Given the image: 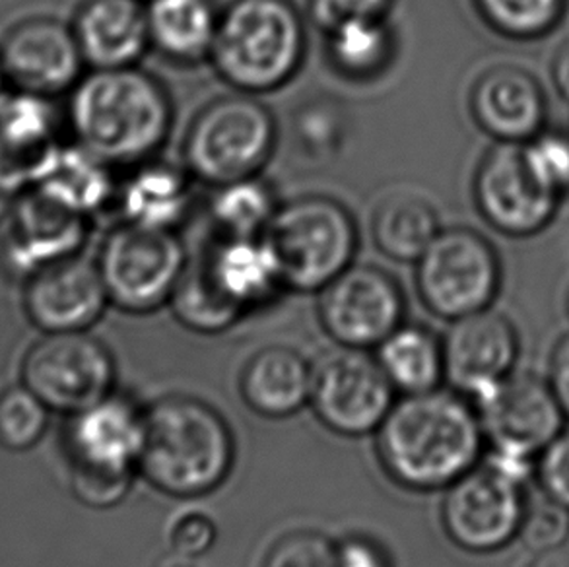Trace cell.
Returning a JSON list of instances; mask_svg holds the SVG:
<instances>
[{
  "label": "cell",
  "mask_w": 569,
  "mask_h": 567,
  "mask_svg": "<svg viewBox=\"0 0 569 567\" xmlns=\"http://www.w3.org/2000/svg\"><path fill=\"white\" fill-rule=\"evenodd\" d=\"M316 366L290 346L254 352L239 376V392L249 410L267 420H286L309 407Z\"/></svg>",
  "instance_id": "603a6c76"
},
{
  "label": "cell",
  "mask_w": 569,
  "mask_h": 567,
  "mask_svg": "<svg viewBox=\"0 0 569 567\" xmlns=\"http://www.w3.org/2000/svg\"><path fill=\"white\" fill-rule=\"evenodd\" d=\"M475 123L496 140L525 145L547 129L548 98L539 78L516 64L486 70L470 90Z\"/></svg>",
  "instance_id": "ffe728a7"
},
{
  "label": "cell",
  "mask_w": 569,
  "mask_h": 567,
  "mask_svg": "<svg viewBox=\"0 0 569 567\" xmlns=\"http://www.w3.org/2000/svg\"><path fill=\"white\" fill-rule=\"evenodd\" d=\"M376 360L400 395L436 391L446 385L443 340L422 325L402 322L376 348Z\"/></svg>",
  "instance_id": "83f0119b"
},
{
  "label": "cell",
  "mask_w": 569,
  "mask_h": 567,
  "mask_svg": "<svg viewBox=\"0 0 569 567\" xmlns=\"http://www.w3.org/2000/svg\"><path fill=\"white\" fill-rule=\"evenodd\" d=\"M70 491L82 506L98 511L113 509L131 494L137 475H113L101 470L69 467Z\"/></svg>",
  "instance_id": "74e56055"
},
{
  "label": "cell",
  "mask_w": 569,
  "mask_h": 567,
  "mask_svg": "<svg viewBox=\"0 0 569 567\" xmlns=\"http://www.w3.org/2000/svg\"><path fill=\"white\" fill-rule=\"evenodd\" d=\"M545 498L566 507L569 511V429H563L537 460V476Z\"/></svg>",
  "instance_id": "ab89813d"
},
{
  "label": "cell",
  "mask_w": 569,
  "mask_h": 567,
  "mask_svg": "<svg viewBox=\"0 0 569 567\" xmlns=\"http://www.w3.org/2000/svg\"><path fill=\"white\" fill-rule=\"evenodd\" d=\"M170 307L179 325L199 335H220L246 319L212 282L204 261L187 262Z\"/></svg>",
  "instance_id": "4dcf8cb0"
},
{
  "label": "cell",
  "mask_w": 569,
  "mask_h": 567,
  "mask_svg": "<svg viewBox=\"0 0 569 567\" xmlns=\"http://www.w3.org/2000/svg\"><path fill=\"white\" fill-rule=\"evenodd\" d=\"M277 146V121L251 93L210 101L187 131V169L212 187L259 176Z\"/></svg>",
  "instance_id": "8992f818"
},
{
  "label": "cell",
  "mask_w": 569,
  "mask_h": 567,
  "mask_svg": "<svg viewBox=\"0 0 569 567\" xmlns=\"http://www.w3.org/2000/svg\"><path fill=\"white\" fill-rule=\"evenodd\" d=\"M30 189L86 218L101 212L117 197L111 166L78 142L57 146Z\"/></svg>",
  "instance_id": "484cf974"
},
{
  "label": "cell",
  "mask_w": 569,
  "mask_h": 567,
  "mask_svg": "<svg viewBox=\"0 0 569 567\" xmlns=\"http://www.w3.org/2000/svg\"><path fill=\"white\" fill-rule=\"evenodd\" d=\"M59 145V116L51 98L10 93L0 108V189L14 197L30 189Z\"/></svg>",
  "instance_id": "44dd1931"
},
{
  "label": "cell",
  "mask_w": 569,
  "mask_h": 567,
  "mask_svg": "<svg viewBox=\"0 0 569 567\" xmlns=\"http://www.w3.org/2000/svg\"><path fill=\"white\" fill-rule=\"evenodd\" d=\"M550 77L556 92L562 100L569 101V39L558 47L552 62H550Z\"/></svg>",
  "instance_id": "ee69618b"
},
{
  "label": "cell",
  "mask_w": 569,
  "mask_h": 567,
  "mask_svg": "<svg viewBox=\"0 0 569 567\" xmlns=\"http://www.w3.org/2000/svg\"><path fill=\"white\" fill-rule=\"evenodd\" d=\"M96 262L109 304L123 314L148 315L170 306L189 261L176 231L123 222L109 231Z\"/></svg>",
  "instance_id": "ba28073f"
},
{
  "label": "cell",
  "mask_w": 569,
  "mask_h": 567,
  "mask_svg": "<svg viewBox=\"0 0 569 567\" xmlns=\"http://www.w3.org/2000/svg\"><path fill=\"white\" fill-rule=\"evenodd\" d=\"M503 269L496 247L470 228L441 230L416 261L423 306L443 321L490 309L500 296Z\"/></svg>",
  "instance_id": "52a82bcc"
},
{
  "label": "cell",
  "mask_w": 569,
  "mask_h": 567,
  "mask_svg": "<svg viewBox=\"0 0 569 567\" xmlns=\"http://www.w3.org/2000/svg\"><path fill=\"white\" fill-rule=\"evenodd\" d=\"M69 93L70 131L111 168L144 163L170 137L168 90L137 64L92 69Z\"/></svg>",
  "instance_id": "7a4b0ae2"
},
{
  "label": "cell",
  "mask_w": 569,
  "mask_h": 567,
  "mask_svg": "<svg viewBox=\"0 0 569 567\" xmlns=\"http://www.w3.org/2000/svg\"><path fill=\"white\" fill-rule=\"evenodd\" d=\"M306 43V26L290 0H231L220 12L208 61L236 92H277L301 69Z\"/></svg>",
  "instance_id": "277c9868"
},
{
  "label": "cell",
  "mask_w": 569,
  "mask_h": 567,
  "mask_svg": "<svg viewBox=\"0 0 569 567\" xmlns=\"http://www.w3.org/2000/svg\"><path fill=\"white\" fill-rule=\"evenodd\" d=\"M166 567H197V566H194V564H192V561L178 560V558H176V560L170 561V564H168V566H166Z\"/></svg>",
  "instance_id": "c3c4849f"
},
{
  "label": "cell",
  "mask_w": 569,
  "mask_h": 567,
  "mask_svg": "<svg viewBox=\"0 0 569 567\" xmlns=\"http://www.w3.org/2000/svg\"><path fill=\"white\" fill-rule=\"evenodd\" d=\"M12 92H14V90H12V86L8 82L7 72H4V67H2V62H0V108L7 103Z\"/></svg>",
  "instance_id": "7dc6e473"
},
{
  "label": "cell",
  "mask_w": 569,
  "mask_h": 567,
  "mask_svg": "<svg viewBox=\"0 0 569 567\" xmlns=\"http://www.w3.org/2000/svg\"><path fill=\"white\" fill-rule=\"evenodd\" d=\"M392 0H309V10L319 28L329 31L355 18H385Z\"/></svg>",
  "instance_id": "60d3db41"
},
{
  "label": "cell",
  "mask_w": 569,
  "mask_h": 567,
  "mask_svg": "<svg viewBox=\"0 0 569 567\" xmlns=\"http://www.w3.org/2000/svg\"><path fill=\"white\" fill-rule=\"evenodd\" d=\"M529 504L525 486L480 460L443 490L441 525L447 538L465 553L496 554L519 538Z\"/></svg>",
  "instance_id": "30bf717a"
},
{
  "label": "cell",
  "mask_w": 569,
  "mask_h": 567,
  "mask_svg": "<svg viewBox=\"0 0 569 567\" xmlns=\"http://www.w3.org/2000/svg\"><path fill=\"white\" fill-rule=\"evenodd\" d=\"M14 199V195H10V192L2 191V189H0V223L4 222L8 216H10V210H12Z\"/></svg>",
  "instance_id": "bcb514c9"
},
{
  "label": "cell",
  "mask_w": 569,
  "mask_h": 567,
  "mask_svg": "<svg viewBox=\"0 0 569 567\" xmlns=\"http://www.w3.org/2000/svg\"><path fill=\"white\" fill-rule=\"evenodd\" d=\"M337 567H395L392 556L378 538L348 535L337 543Z\"/></svg>",
  "instance_id": "b9f144b4"
},
{
  "label": "cell",
  "mask_w": 569,
  "mask_h": 567,
  "mask_svg": "<svg viewBox=\"0 0 569 567\" xmlns=\"http://www.w3.org/2000/svg\"><path fill=\"white\" fill-rule=\"evenodd\" d=\"M72 30L92 69L134 67L150 47L142 0H84Z\"/></svg>",
  "instance_id": "7402d4cb"
},
{
  "label": "cell",
  "mask_w": 569,
  "mask_h": 567,
  "mask_svg": "<svg viewBox=\"0 0 569 567\" xmlns=\"http://www.w3.org/2000/svg\"><path fill=\"white\" fill-rule=\"evenodd\" d=\"M277 255L286 290L319 294L355 265L358 228L345 205L311 195L280 205L264 231Z\"/></svg>",
  "instance_id": "5b68a950"
},
{
  "label": "cell",
  "mask_w": 569,
  "mask_h": 567,
  "mask_svg": "<svg viewBox=\"0 0 569 567\" xmlns=\"http://www.w3.org/2000/svg\"><path fill=\"white\" fill-rule=\"evenodd\" d=\"M475 205L501 236L527 239L555 222L562 199L542 189L527 169L521 145L493 142L475 173Z\"/></svg>",
  "instance_id": "4fadbf2b"
},
{
  "label": "cell",
  "mask_w": 569,
  "mask_h": 567,
  "mask_svg": "<svg viewBox=\"0 0 569 567\" xmlns=\"http://www.w3.org/2000/svg\"><path fill=\"white\" fill-rule=\"evenodd\" d=\"M230 424L207 400L163 395L147 405L139 478L173 499H199L222 488L236 467Z\"/></svg>",
  "instance_id": "3957f363"
},
{
  "label": "cell",
  "mask_w": 569,
  "mask_h": 567,
  "mask_svg": "<svg viewBox=\"0 0 569 567\" xmlns=\"http://www.w3.org/2000/svg\"><path fill=\"white\" fill-rule=\"evenodd\" d=\"M332 69L348 80H370L391 64L395 39L385 18H355L327 31Z\"/></svg>",
  "instance_id": "f546056e"
},
{
  "label": "cell",
  "mask_w": 569,
  "mask_h": 567,
  "mask_svg": "<svg viewBox=\"0 0 569 567\" xmlns=\"http://www.w3.org/2000/svg\"><path fill=\"white\" fill-rule=\"evenodd\" d=\"M98 262L80 255L49 265L23 282V311L41 332H82L108 311Z\"/></svg>",
  "instance_id": "d6986e66"
},
{
  "label": "cell",
  "mask_w": 569,
  "mask_h": 567,
  "mask_svg": "<svg viewBox=\"0 0 569 567\" xmlns=\"http://www.w3.org/2000/svg\"><path fill=\"white\" fill-rule=\"evenodd\" d=\"M373 241L379 251L397 262H415L438 238V210L412 195L383 200L373 215Z\"/></svg>",
  "instance_id": "f1b7e54d"
},
{
  "label": "cell",
  "mask_w": 569,
  "mask_h": 567,
  "mask_svg": "<svg viewBox=\"0 0 569 567\" xmlns=\"http://www.w3.org/2000/svg\"><path fill=\"white\" fill-rule=\"evenodd\" d=\"M395 400V387L366 350L340 348L319 361L313 371L309 407L337 436H376Z\"/></svg>",
  "instance_id": "8fae6325"
},
{
  "label": "cell",
  "mask_w": 569,
  "mask_h": 567,
  "mask_svg": "<svg viewBox=\"0 0 569 567\" xmlns=\"http://www.w3.org/2000/svg\"><path fill=\"white\" fill-rule=\"evenodd\" d=\"M90 218L62 207L36 189L16 195L2 239L0 262L8 277L28 280L49 265L80 255Z\"/></svg>",
  "instance_id": "2e32d148"
},
{
  "label": "cell",
  "mask_w": 569,
  "mask_h": 567,
  "mask_svg": "<svg viewBox=\"0 0 569 567\" xmlns=\"http://www.w3.org/2000/svg\"><path fill=\"white\" fill-rule=\"evenodd\" d=\"M113 354L100 338L82 332H46L22 360V384L51 412L77 415L116 391Z\"/></svg>",
  "instance_id": "9c48e42d"
},
{
  "label": "cell",
  "mask_w": 569,
  "mask_h": 567,
  "mask_svg": "<svg viewBox=\"0 0 569 567\" xmlns=\"http://www.w3.org/2000/svg\"><path fill=\"white\" fill-rule=\"evenodd\" d=\"M547 381L569 422V332L556 342L548 364Z\"/></svg>",
  "instance_id": "7bdbcfd3"
},
{
  "label": "cell",
  "mask_w": 569,
  "mask_h": 567,
  "mask_svg": "<svg viewBox=\"0 0 569 567\" xmlns=\"http://www.w3.org/2000/svg\"><path fill=\"white\" fill-rule=\"evenodd\" d=\"M376 451L400 488L443 491L480 465L485 428L475 405L453 389L402 395L376 431Z\"/></svg>",
  "instance_id": "6da1fadb"
},
{
  "label": "cell",
  "mask_w": 569,
  "mask_h": 567,
  "mask_svg": "<svg viewBox=\"0 0 569 567\" xmlns=\"http://www.w3.org/2000/svg\"><path fill=\"white\" fill-rule=\"evenodd\" d=\"M566 311H568V317H569V291H568V298H566Z\"/></svg>",
  "instance_id": "681fc988"
},
{
  "label": "cell",
  "mask_w": 569,
  "mask_h": 567,
  "mask_svg": "<svg viewBox=\"0 0 569 567\" xmlns=\"http://www.w3.org/2000/svg\"><path fill=\"white\" fill-rule=\"evenodd\" d=\"M527 567H569V546L556 548L550 553L535 554V558Z\"/></svg>",
  "instance_id": "f6af8a7d"
},
{
  "label": "cell",
  "mask_w": 569,
  "mask_h": 567,
  "mask_svg": "<svg viewBox=\"0 0 569 567\" xmlns=\"http://www.w3.org/2000/svg\"><path fill=\"white\" fill-rule=\"evenodd\" d=\"M0 62L12 90L51 100L84 77V54L72 26L49 16L12 26L0 41Z\"/></svg>",
  "instance_id": "9a60e30c"
},
{
  "label": "cell",
  "mask_w": 569,
  "mask_h": 567,
  "mask_svg": "<svg viewBox=\"0 0 569 567\" xmlns=\"http://www.w3.org/2000/svg\"><path fill=\"white\" fill-rule=\"evenodd\" d=\"M116 202L124 223L176 231L189 216L191 181L186 171L170 163L148 160L117 187Z\"/></svg>",
  "instance_id": "d4e9b609"
},
{
  "label": "cell",
  "mask_w": 569,
  "mask_h": 567,
  "mask_svg": "<svg viewBox=\"0 0 569 567\" xmlns=\"http://www.w3.org/2000/svg\"><path fill=\"white\" fill-rule=\"evenodd\" d=\"M475 7L501 38L537 41L562 23L568 0H475Z\"/></svg>",
  "instance_id": "d6a6232c"
},
{
  "label": "cell",
  "mask_w": 569,
  "mask_h": 567,
  "mask_svg": "<svg viewBox=\"0 0 569 567\" xmlns=\"http://www.w3.org/2000/svg\"><path fill=\"white\" fill-rule=\"evenodd\" d=\"M147 434V405L113 391L92 407L67 416L64 451L69 467L139 476Z\"/></svg>",
  "instance_id": "e0dca14e"
},
{
  "label": "cell",
  "mask_w": 569,
  "mask_h": 567,
  "mask_svg": "<svg viewBox=\"0 0 569 567\" xmlns=\"http://www.w3.org/2000/svg\"><path fill=\"white\" fill-rule=\"evenodd\" d=\"M517 540L535 554L550 553L568 546V509L548 498L539 504H529Z\"/></svg>",
  "instance_id": "8d00e7d4"
},
{
  "label": "cell",
  "mask_w": 569,
  "mask_h": 567,
  "mask_svg": "<svg viewBox=\"0 0 569 567\" xmlns=\"http://www.w3.org/2000/svg\"><path fill=\"white\" fill-rule=\"evenodd\" d=\"M220 12L214 0H148L150 47L179 64L210 59Z\"/></svg>",
  "instance_id": "4316f807"
},
{
  "label": "cell",
  "mask_w": 569,
  "mask_h": 567,
  "mask_svg": "<svg viewBox=\"0 0 569 567\" xmlns=\"http://www.w3.org/2000/svg\"><path fill=\"white\" fill-rule=\"evenodd\" d=\"M443 340L446 384L478 405L516 374L521 340L513 322L492 307L451 321Z\"/></svg>",
  "instance_id": "5bb4252c"
},
{
  "label": "cell",
  "mask_w": 569,
  "mask_h": 567,
  "mask_svg": "<svg viewBox=\"0 0 569 567\" xmlns=\"http://www.w3.org/2000/svg\"><path fill=\"white\" fill-rule=\"evenodd\" d=\"M51 410L26 385H12L0 392V447L7 451H30L43 439Z\"/></svg>",
  "instance_id": "836d02e7"
},
{
  "label": "cell",
  "mask_w": 569,
  "mask_h": 567,
  "mask_svg": "<svg viewBox=\"0 0 569 567\" xmlns=\"http://www.w3.org/2000/svg\"><path fill=\"white\" fill-rule=\"evenodd\" d=\"M407 301L397 280L371 265H350L319 291L317 314L335 345L376 350L405 322Z\"/></svg>",
  "instance_id": "7c38bea8"
},
{
  "label": "cell",
  "mask_w": 569,
  "mask_h": 567,
  "mask_svg": "<svg viewBox=\"0 0 569 567\" xmlns=\"http://www.w3.org/2000/svg\"><path fill=\"white\" fill-rule=\"evenodd\" d=\"M261 567H337V543L321 530H292L270 546Z\"/></svg>",
  "instance_id": "d590c367"
},
{
  "label": "cell",
  "mask_w": 569,
  "mask_h": 567,
  "mask_svg": "<svg viewBox=\"0 0 569 567\" xmlns=\"http://www.w3.org/2000/svg\"><path fill=\"white\" fill-rule=\"evenodd\" d=\"M204 265L218 290L246 317L270 306L286 290L280 262L264 236L223 238Z\"/></svg>",
  "instance_id": "cb8c5ba5"
},
{
  "label": "cell",
  "mask_w": 569,
  "mask_h": 567,
  "mask_svg": "<svg viewBox=\"0 0 569 567\" xmlns=\"http://www.w3.org/2000/svg\"><path fill=\"white\" fill-rule=\"evenodd\" d=\"M210 218L223 238H253L264 231L277 215L274 191L261 177H246L214 187Z\"/></svg>",
  "instance_id": "1f68e13d"
},
{
  "label": "cell",
  "mask_w": 569,
  "mask_h": 567,
  "mask_svg": "<svg viewBox=\"0 0 569 567\" xmlns=\"http://www.w3.org/2000/svg\"><path fill=\"white\" fill-rule=\"evenodd\" d=\"M521 153L542 189L562 200L569 195V132L547 127L521 145Z\"/></svg>",
  "instance_id": "e575fe53"
},
{
  "label": "cell",
  "mask_w": 569,
  "mask_h": 567,
  "mask_svg": "<svg viewBox=\"0 0 569 567\" xmlns=\"http://www.w3.org/2000/svg\"><path fill=\"white\" fill-rule=\"evenodd\" d=\"M218 525L204 511H186L176 517L168 527V548L178 560L194 561L214 548L218 540Z\"/></svg>",
  "instance_id": "f35d334b"
},
{
  "label": "cell",
  "mask_w": 569,
  "mask_h": 567,
  "mask_svg": "<svg viewBox=\"0 0 569 567\" xmlns=\"http://www.w3.org/2000/svg\"><path fill=\"white\" fill-rule=\"evenodd\" d=\"M475 408L488 447L523 452L535 459L568 424L547 379L532 374H513Z\"/></svg>",
  "instance_id": "ac0fdd59"
}]
</instances>
